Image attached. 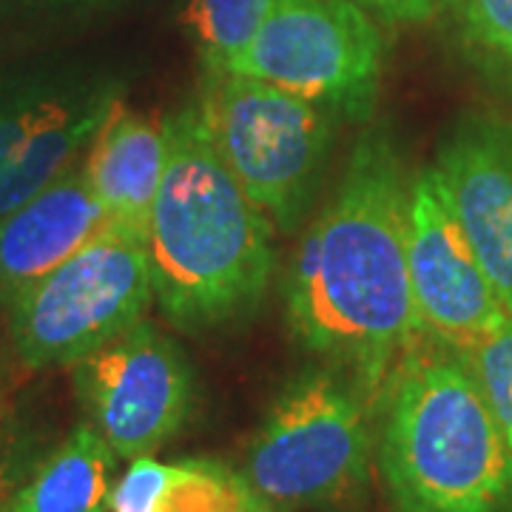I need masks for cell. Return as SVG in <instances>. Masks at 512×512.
<instances>
[{"label": "cell", "mask_w": 512, "mask_h": 512, "mask_svg": "<svg viewBox=\"0 0 512 512\" xmlns=\"http://www.w3.org/2000/svg\"><path fill=\"white\" fill-rule=\"evenodd\" d=\"M407 202L402 154L384 128H370L285 279L293 336L342 367L373 410L399 362L427 339L407 265Z\"/></svg>", "instance_id": "obj_1"}, {"label": "cell", "mask_w": 512, "mask_h": 512, "mask_svg": "<svg viewBox=\"0 0 512 512\" xmlns=\"http://www.w3.org/2000/svg\"><path fill=\"white\" fill-rule=\"evenodd\" d=\"M154 302L185 330L251 313L274 268L271 220L225 168L197 111L168 120V163L146 228Z\"/></svg>", "instance_id": "obj_2"}, {"label": "cell", "mask_w": 512, "mask_h": 512, "mask_svg": "<svg viewBox=\"0 0 512 512\" xmlns=\"http://www.w3.org/2000/svg\"><path fill=\"white\" fill-rule=\"evenodd\" d=\"M433 345L410 350L376 402L384 490L396 512H512L510 444L467 359Z\"/></svg>", "instance_id": "obj_3"}, {"label": "cell", "mask_w": 512, "mask_h": 512, "mask_svg": "<svg viewBox=\"0 0 512 512\" xmlns=\"http://www.w3.org/2000/svg\"><path fill=\"white\" fill-rule=\"evenodd\" d=\"M370 402L342 370L285 384L245 453L242 476L276 510L342 507L365 493L376 441Z\"/></svg>", "instance_id": "obj_4"}, {"label": "cell", "mask_w": 512, "mask_h": 512, "mask_svg": "<svg viewBox=\"0 0 512 512\" xmlns=\"http://www.w3.org/2000/svg\"><path fill=\"white\" fill-rule=\"evenodd\" d=\"M151 302L146 239L109 225L6 308V336L29 373L72 367L140 325Z\"/></svg>", "instance_id": "obj_5"}, {"label": "cell", "mask_w": 512, "mask_h": 512, "mask_svg": "<svg viewBox=\"0 0 512 512\" xmlns=\"http://www.w3.org/2000/svg\"><path fill=\"white\" fill-rule=\"evenodd\" d=\"M197 117L208 143L276 228L308 208L330 151V114L248 74L205 72Z\"/></svg>", "instance_id": "obj_6"}, {"label": "cell", "mask_w": 512, "mask_h": 512, "mask_svg": "<svg viewBox=\"0 0 512 512\" xmlns=\"http://www.w3.org/2000/svg\"><path fill=\"white\" fill-rule=\"evenodd\" d=\"M382 57V32L359 0H274L225 72L265 80L328 114L365 117Z\"/></svg>", "instance_id": "obj_7"}, {"label": "cell", "mask_w": 512, "mask_h": 512, "mask_svg": "<svg viewBox=\"0 0 512 512\" xmlns=\"http://www.w3.org/2000/svg\"><path fill=\"white\" fill-rule=\"evenodd\" d=\"M72 384L86 421L128 461L174 439L197 399L183 350L146 319L72 365Z\"/></svg>", "instance_id": "obj_8"}, {"label": "cell", "mask_w": 512, "mask_h": 512, "mask_svg": "<svg viewBox=\"0 0 512 512\" xmlns=\"http://www.w3.org/2000/svg\"><path fill=\"white\" fill-rule=\"evenodd\" d=\"M407 265L424 333L444 348L470 353L512 319L464 237L436 168L410 183Z\"/></svg>", "instance_id": "obj_9"}, {"label": "cell", "mask_w": 512, "mask_h": 512, "mask_svg": "<svg viewBox=\"0 0 512 512\" xmlns=\"http://www.w3.org/2000/svg\"><path fill=\"white\" fill-rule=\"evenodd\" d=\"M117 103L89 77H26L0 86V217L69 171Z\"/></svg>", "instance_id": "obj_10"}, {"label": "cell", "mask_w": 512, "mask_h": 512, "mask_svg": "<svg viewBox=\"0 0 512 512\" xmlns=\"http://www.w3.org/2000/svg\"><path fill=\"white\" fill-rule=\"evenodd\" d=\"M441 185L464 237L512 316V120L461 117L439 151Z\"/></svg>", "instance_id": "obj_11"}, {"label": "cell", "mask_w": 512, "mask_h": 512, "mask_svg": "<svg viewBox=\"0 0 512 512\" xmlns=\"http://www.w3.org/2000/svg\"><path fill=\"white\" fill-rule=\"evenodd\" d=\"M111 225L83 168H69L0 217V308Z\"/></svg>", "instance_id": "obj_12"}, {"label": "cell", "mask_w": 512, "mask_h": 512, "mask_svg": "<svg viewBox=\"0 0 512 512\" xmlns=\"http://www.w3.org/2000/svg\"><path fill=\"white\" fill-rule=\"evenodd\" d=\"M168 163V120L126 109L120 100L94 134L86 177L111 225L146 239L148 214Z\"/></svg>", "instance_id": "obj_13"}, {"label": "cell", "mask_w": 512, "mask_h": 512, "mask_svg": "<svg viewBox=\"0 0 512 512\" xmlns=\"http://www.w3.org/2000/svg\"><path fill=\"white\" fill-rule=\"evenodd\" d=\"M120 456L89 421L52 444L3 512H109Z\"/></svg>", "instance_id": "obj_14"}, {"label": "cell", "mask_w": 512, "mask_h": 512, "mask_svg": "<svg viewBox=\"0 0 512 512\" xmlns=\"http://www.w3.org/2000/svg\"><path fill=\"white\" fill-rule=\"evenodd\" d=\"M259 504L242 470L214 458H183L165 467L154 512H251Z\"/></svg>", "instance_id": "obj_15"}, {"label": "cell", "mask_w": 512, "mask_h": 512, "mask_svg": "<svg viewBox=\"0 0 512 512\" xmlns=\"http://www.w3.org/2000/svg\"><path fill=\"white\" fill-rule=\"evenodd\" d=\"M274 0H188L183 29L205 72L225 69L251 43Z\"/></svg>", "instance_id": "obj_16"}, {"label": "cell", "mask_w": 512, "mask_h": 512, "mask_svg": "<svg viewBox=\"0 0 512 512\" xmlns=\"http://www.w3.org/2000/svg\"><path fill=\"white\" fill-rule=\"evenodd\" d=\"M464 40L498 72L512 77V0H447Z\"/></svg>", "instance_id": "obj_17"}, {"label": "cell", "mask_w": 512, "mask_h": 512, "mask_svg": "<svg viewBox=\"0 0 512 512\" xmlns=\"http://www.w3.org/2000/svg\"><path fill=\"white\" fill-rule=\"evenodd\" d=\"M512 450V319L476 350L461 353Z\"/></svg>", "instance_id": "obj_18"}, {"label": "cell", "mask_w": 512, "mask_h": 512, "mask_svg": "<svg viewBox=\"0 0 512 512\" xmlns=\"http://www.w3.org/2000/svg\"><path fill=\"white\" fill-rule=\"evenodd\" d=\"M52 444L46 439V430L18 410L12 421L0 433V512L9 504V498L18 493L26 476L35 470V464Z\"/></svg>", "instance_id": "obj_19"}, {"label": "cell", "mask_w": 512, "mask_h": 512, "mask_svg": "<svg viewBox=\"0 0 512 512\" xmlns=\"http://www.w3.org/2000/svg\"><path fill=\"white\" fill-rule=\"evenodd\" d=\"M23 373H29V370L20 365L15 350L9 345V336L3 333L0 336V433H3V427L20 410L18 393L20 382H23Z\"/></svg>", "instance_id": "obj_20"}, {"label": "cell", "mask_w": 512, "mask_h": 512, "mask_svg": "<svg viewBox=\"0 0 512 512\" xmlns=\"http://www.w3.org/2000/svg\"><path fill=\"white\" fill-rule=\"evenodd\" d=\"M373 18L387 23H421L447 0H359Z\"/></svg>", "instance_id": "obj_21"}, {"label": "cell", "mask_w": 512, "mask_h": 512, "mask_svg": "<svg viewBox=\"0 0 512 512\" xmlns=\"http://www.w3.org/2000/svg\"><path fill=\"white\" fill-rule=\"evenodd\" d=\"M86 3H92V0H0V23L60 15V12H69V9L86 6Z\"/></svg>", "instance_id": "obj_22"}, {"label": "cell", "mask_w": 512, "mask_h": 512, "mask_svg": "<svg viewBox=\"0 0 512 512\" xmlns=\"http://www.w3.org/2000/svg\"><path fill=\"white\" fill-rule=\"evenodd\" d=\"M251 512H282V510H276V507H271V504H265V501H262V504H259V507Z\"/></svg>", "instance_id": "obj_23"}]
</instances>
